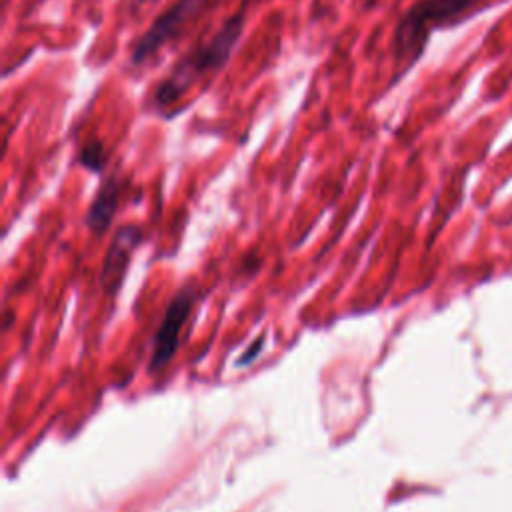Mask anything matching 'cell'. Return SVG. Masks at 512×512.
Instances as JSON below:
<instances>
[{
  "label": "cell",
  "mask_w": 512,
  "mask_h": 512,
  "mask_svg": "<svg viewBox=\"0 0 512 512\" xmlns=\"http://www.w3.org/2000/svg\"><path fill=\"white\" fill-rule=\"evenodd\" d=\"M246 2L230 14L212 36L186 54H182L170 72L154 86L146 100V110L154 114H164L170 106H174L180 98L188 94V90L204 80L206 76L222 70L240 42L246 28Z\"/></svg>",
  "instance_id": "6da1fadb"
},
{
  "label": "cell",
  "mask_w": 512,
  "mask_h": 512,
  "mask_svg": "<svg viewBox=\"0 0 512 512\" xmlns=\"http://www.w3.org/2000/svg\"><path fill=\"white\" fill-rule=\"evenodd\" d=\"M492 0H416L398 18L390 50H392V84L408 74L422 58L432 32L452 28L476 12L484 10Z\"/></svg>",
  "instance_id": "7a4b0ae2"
},
{
  "label": "cell",
  "mask_w": 512,
  "mask_h": 512,
  "mask_svg": "<svg viewBox=\"0 0 512 512\" xmlns=\"http://www.w3.org/2000/svg\"><path fill=\"white\" fill-rule=\"evenodd\" d=\"M206 2L208 0H174L164 12H160L152 20L144 34L134 42L128 64L132 68H142L148 60H152L162 48H166L184 32L188 22L196 18Z\"/></svg>",
  "instance_id": "3957f363"
},
{
  "label": "cell",
  "mask_w": 512,
  "mask_h": 512,
  "mask_svg": "<svg viewBox=\"0 0 512 512\" xmlns=\"http://www.w3.org/2000/svg\"><path fill=\"white\" fill-rule=\"evenodd\" d=\"M192 304H194V292H192V288H184L174 296V300L166 308L164 318H162L158 332L154 336V342H152L154 346H152V356H150V364H148L150 374L164 370L168 366V362L172 360V356L176 354L178 336L190 316Z\"/></svg>",
  "instance_id": "277c9868"
},
{
  "label": "cell",
  "mask_w": 512,
  "mask_h": 512,
  "mask_svg": "<svg viewBox=\"0 0 512 512\" xmlns=\"http://www.w3.org/2000/svg\"><path fill=\"white\" fill-rule=\"evenodd\" d=\"M140 240H142V230H140V226H134V224L120 226L114 232L108 254L104 258L102 276H100V280L108 288V292H114L120 286L126 266H128V258Z\"/></svg>",
  "instance_id": "5b68a950"
},
{
  "label": "cell",
  "mask_w": 512,
  "mask_h": 512,
  "mask_svg": "<svg viewBox=\"0 0 512 512\" xmlns=\"http://www.w3.org/2000/svg\"><path fill=\"white\" fill-rule=\"evenodd\" d=\"M124 192V180L118 176H110L104 180L86 212V224L92 232L102 234L110 228L112 218L120 206V198Z\"/></svg>",
  "instance_id": "8992f818"
},
{
  "label": "cell",
  "mask_w": 512,
  "mask_h": 512,
  "mask_svg": "<svg viewBox=\"0 0 512 512\" xmlns=\"http://www.w3.org/2000/svg\"><path fill=\"white\" fill-rule=\"evenodd\" d=\"M78 162L82 168L100 174L108 164V152L98 138L86 140L78 150Z\"/></svg>",
  "instance_id": "52a82bcc"
},
{
  "label": "cell",
  "mask_w": 512,
  "mask_h": 512,
  "mask_svg": "<svg viewBox=\"0 0 512 512\" xmlns=\"http://www.w3.org/2000/svg\"><path fill=\"white\" fill-rule=\"evenodd\" d=\"M262 342H264V338L260 336L258 338V342H252V346L248 348V352L244 354V356H240V360H238V364H250L252 362V358H254V354H258L260 352V348H262Z\"/></svg>",
  "instance_id": "ba28073f"
},
{
  "label": "cell",
  "mask_w": 512,
  "mask_h": 512,
  "mask_svg": "<svg viewBox=\"0 0 512 512\" xmlns=\"http://www.w3.org/2000/svg\"><path fill=\"white\" fill-rule=\"evenodd\" d=\"M136 6H142V4H146V2H154V0H132Z\"/></svg>",
  "instance_id": "9c48e42d"
}]
</instances>
